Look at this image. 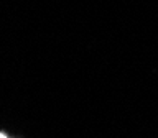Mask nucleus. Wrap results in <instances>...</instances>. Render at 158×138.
I'll use <instances>...</instances> for the list:
<instances>
[{"instance_id":"f257e3e1","label":"nucleus","mask_w":158,"mask_h":138,"mask_svg":"<svg viewBox=\"0 0 158 138\" xmlns=\"http://www.w3.org/2000/svg\"><path fill=\"white\" fill-rule=\"evenodd\" d=\"M0 138H7V136H5V135H3V133H0Z\"/></svg>"}]
</instances>
